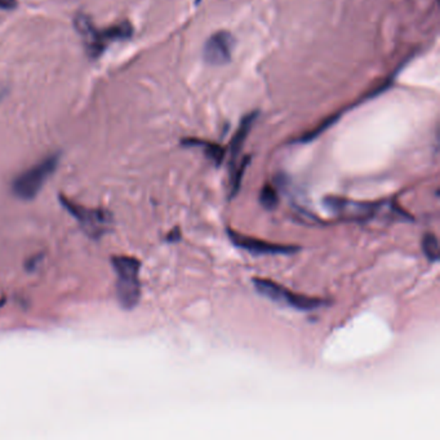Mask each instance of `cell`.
I'll use <instances>...</instances> for the list:
<instances>
[{
	"instance_id": "cell-13",
	"label": "cell",
	"mask_w": 440,
	"mask_h": 440,
	"mask_svg": "<svg viewBox=\"0 0 440 440\" xmlns=\"http://www.w3.org/2000/svg\"><path fill=\"white\" fill-rule=\"evenodd\" d=\"M18 7V0H0V11H14Z\"/></svg>"
},
{
	"instance_id": "cell-11",
	"label": "cell",
	"mask_w": 440,
	"mask_h": 440,
	"mask_svg": "<svg viewBox=\"0 0 440 440\" xmlns=\"http://www.w3.org/2000/svg\"><path fill=\"white\" fill-rule=\"evenodd\" d=\"M422 249L430 262L439 259V240L433 232H426L422 239Z\"/></svg>"
},
{
	"instance_id": "cell-5",
	"label": "cell",
	"mask_w": 440,
	"mask_h": 440,
	"mask_svg": "<svg viewBox=\"0 0 440 440\" xmlns=\"http://www.w3.org/2000/svg\"><path fill=\"white\" fill-rule=\"evenodd\" d=\"M324 204L329 212L343 221L367 222L377 218L390 202H357L340 196H327Z\"/></svg>"
},
{
	"instance_id": "cell-8",
	"label": "cell",
	"mask_w": 440,
	"mask_h": 440,
	"mask_svg": "<svg viewBox=\"0 0 440 440\" xmlns=\"http://www.w3.org/2000/svg\"><path fill=\"white\" fill-rule=\"evenodd\" d=\"M234 43V36L229 31H217L210 36L203 48V57L205 63L213 66H222L230 63Z\"/></svg>"
},
{
	"instance_id": "cell-10",
	"label": "cell",
	"mask_w": 440,
	"mask_h": 440,
	"mask_svg": "<svg viewBox=\"0 0 440 440\" xmlns=\"http://www.w3.org/2000/svg\"><path fill=\"white\" fill-rule=\"evenodd\" d=\"M183 146L200 147L205 156L213 161L216 166H220L224 161L225 150L217 144H212L208 141L196 140V139H185L181 141Z\"/></svg>"
},
{
	"instance_id": "cell-4",
	"label": "cell",
	"mask_w": 440,
	"mask_h": 440,
	"mask_svg": "<svg viewBox=\"0 0 440 440\" xmlns=\"http://www.w3.org/2000/svg\"><path fill=\"white\" fill-rule=\"evenodd\" d=\"M252 283L257 289V292L262 294L266 299L277 302L279 305H283V306H286V308H294V310L311 311V310L323 308L328 304V301L321 300V299L294 294L292 291L280 286L279 283H275L273 280L254 278L252 280Z\"/></svg>"
},
{
	"instance_id": "cell-14",
	"label": "cell",
	"mask_w": 440,
	"mask_h": 440,
	"mask_svg": "<svg viewBox=\"0 0 440 440\" xmlns=\"http://www.w3.org/2000/svg\"><path fill=\"white\" fill-rule=\"evenodd\" d=\"M4 96V92L0 91V101H1V98Z\"/></svg>"
},
{
	"instance_id": "cell-3",
	"label": "cell",
	"mask_w": 440,
	"mask_h": 440,
	"mask_svg": "<svg viewBox=\"0 0 440 440\" xmlns=\"http://www.w3.org/2000/svg\"><path fill=\"white\" fill-rule=\"evenodd\" d=\"M58 163L60 154H50L17 176L12 183L14 195L23 200L36 198L49 177L55 173Z\"/></svg>"
},
{
	"instance_id": "cell-1",
	"label": "cell",
	"mask_w": 440,
	"mask_h": 440,
	"mask_svg": "<svg viewBox=\"0 0 440 440\" xmlns=\"http://www.w3.org/2000/svg\"><path fill=\"white\" fill-rule=\"evenodd\" d=\"M74 28L83 43L84 50L91 60H97L115 43L127 42L133 36L134 28L128 20L112 23L107 28H97L88 14L79 12L74 18Z\"/></svg>"
},
{
	"instance_id": "cell-2",
	"label": "cell",
	"mask_w": 440,
	"mask_h": 440,
	"mask_svg": "<svg viewBox=\"0 0 440 440\" xmlns=\"http://www.w3.org/2000/svg\"><path fill=\"white\" fill-rule=\"evenodd\" d=\"M112 267L117 273V296L120 305L127 310L137 306L141 297L140 261L128 256H115Z\"/></svg>"
},
{
	"instance_id": "cell-7",
	"label": "cell",
	"mask_w": 440,
	"mask_h": 440,
	"mask_svg": "<svg viewBox=\"0 0 440 440\" xmlns=\"http://www.w3.org/2000/svg\"><path fill=\"white\" fill-rule=\"evenodd\" d=\"M227 237L230 239L231 243L235 245L237 248H240L243 251L249 252L251 254L254 256H270V254H294L297 252L300 251V247H296V245H277V243H270V242H266V240H261V239L252 238L248 235H243L237 230H232V229H227Z\"/></svg>"
},
{
	"instance_id": "cell-12",
	"label": "cell",
	"mask_w": 440,
	"mask_h": 440,
	"mask_svg": "<svg viewBox=\"0 0 440 440\" xmlns=\"http://www.w3.org/2000/svg\"><path fill=\"white\" fill-rule=\"evenodd\" d=\"M259 203L265 210H273L278 207L279 196L278 191L272 185H264L259 193Z\"/></svg>"
},
{
	"instance_id": "cell-9",
	"label": "cell",
	"mask_w": 440,
	"mask_h": 440,
	"mask_svg": "<svg viewBox=\"0 0 440 440\" xmlns=\"http://www.w3.org/2000/svg\"><path fill=\"white\" fill-rule=\"evenodd\" d=\"M256 119H257V112H251V114L245 115V119L242 120L240 126L235 132V136L232 137L230 145V172H232L237 167L238 155L240 154L242 147L245 145V140L251 132L252 126H253Z\"/></svg>"
},
{
	"instance_id": "cell-6",
	"label": "cell",
	"mask_w": 440,
	"mask_h": 440,
	"mask_svg": "<svg viewBox=\"0 0 440 440\" xmlns=\"http://www.w3.org/2000/svg\"><path fill=\"white\" fill-rule=\"evenodd\" d=\"M63 204L71 215L77 218L82 225L83 230L92 238H98L104 235L107 229L112 226V216L106 210H88L77 205L75 203L68 202L66 199H63Z\"/></svg>"
}]
</instances>
